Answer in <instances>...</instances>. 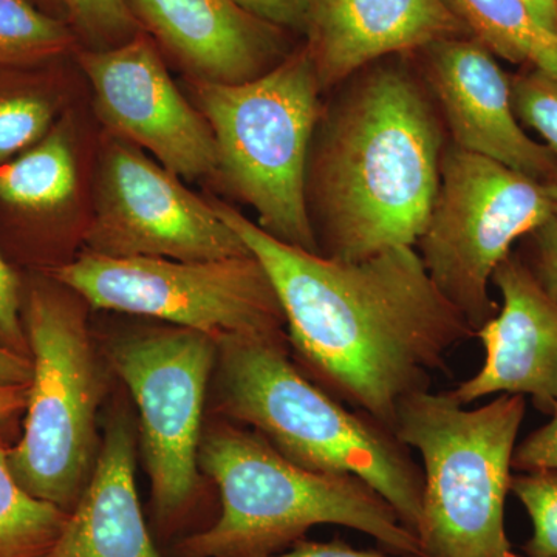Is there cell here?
<instances>
[{
	"instance_id": "obj_31",
	"label": "cell",
	"mask_w": 557,
	"mask_h": 557,
	"mask_svg": "<svg viewBox=\"0 0 557 557\" xmlns=\"http://www.w3.org/2000/svg\"><path fill=\"white\" fill-rule=\"evenodd\" d=\"M32 376L30 357L0 346V387L30 386Z\"/></svg>"
},
{
	"instance_id": "obj_4",
	"label": "cell",
	"mask_w": 557,
	"mask_h": 557,
	"mask_svg": "<svg viewBox=\"0 0 557 557\" xmlns=\"http://www.w3.org/2000/svg\"><path fill=\"white\" fill-rule=\"evenodd\" d=\"M199 468L222 508L211 525L178 539V557L274 556L317 525L354 528L395 555L421 557L416 534L364 480L299 467L255 429L226 418L211 423L201 434Z\"/></svg>"
},
{
	"instance_id": "obj_6",
	"label": "cell",
	"mask_w": 557,
	"mask_h": 557,
	"mask_svg": "<svg viewBox=\"0 0 557 557\" xmlns=\"http://www.w3.org/2000/svg\"><path fill=\"white\" fill-rule=\"evenodd\" d=\"M197 109L218 149V174L274 239L319 255L307 207V168L322 116L307 47L240 84L194 79Z\"/></svg>"
},
{
	"instance_id": "obj_10",
	"label": "cell",
	"mask_w": 557,
	"mask_h": 557,
	"mask_svg": "<svg viewBox=\"0 0 557 557\" xmlns=\"http://www.w3.org/2000/svg\"><path fill=\"white\" fill-rule=\"evenodd\" d=\"M106 357L138 408L157 525L177 531L200 496L201 417L218 343L188 329H145L110 341Z\"/></svg>"
},
{
	"instance_id": "obj_34",
	"label": "cell",
	"mask_w": 557,
	"mask_h": 557,
	"mask_svg": "<svg viewBox=\"0 0 557 557\" xmlns=\"http://www.w3.org/2000/svg\"><path fill=\"white\" fill-rule=\"evenodd\" d=\"M544 185L557 215V178L553 180V182L544 183Z\"/></svg>"
},
{
	"instance_id": "obj_7",
	"label": "cell",
	"mask_w": 557,
	"mask_h": 557,
	"mask_svg": "<svg viewBox=\"0 0 557 557\" xmlns=\"http://www.w3.org/2000/svg\"><path fill=\"white\" fill-rule=\"evenodd\" d=\"M83 302L62 285L32 288L24 313L33 364L27 417L22 438L9 449L17 483L67 512L100 454L97 416L106 388Z\"/></svg>"
},
{
	"instance_id": "obj_30",
	"label": "cell",
	"mask_w": 557,
	"mask_h": 557,
	"mask_svg": "<svg viewBox=\"0 0 557 557\" xmlns=\"http://www.w3.org/2000/svg\"><path fill=\"white\" fill-rule=\"evenodd\" d=\"M269 557H418L412 555H386V553L355 549L344 542H309L299 541L288 552Z\"/></svg>"
},
{
	"instance_id": "obj_21",
	"label": "cell",
	"mask_w": 557,
	"mask_h": 557,
	"mask_svg": "<svg viewBox=\"0 0 557 557\" xmlns=\"http://www.w3.org/2000/svg\"><path fill=\"white\" fill-rule=\"evenodd\" d=\"M72 42V33L62 22L28 0H0V65L46 60Z\"/></svg>"
},
{
	"instance_id": "obj_3",
	"label": "cell",
	"mask_w": 557,
	"mask_h": 557,
	"mask_svg": "<svg viewBox=\"0 0 557 557\" xmlns=\"http://www.w3.org/2000/svg\"><path fill=\"white\" fill-rule=\"evenodd\" d=\"M288 338L218 341L215 399L223 418L255 429L299 467L364 480L417 536L424 475L410 448L300 372Z\"/></svg>"
},
{
	"instance_id": "obj_15",
	"label": "cell",
	"mask_w": 557,
	"mask_h": 557,
	"mask_svg": "<svg viewBox=\"0 0 557 557\" xmlns=\"http://www.w3.org/2000/svg\"><path fill=\"white\" fill-rule=\"evenodd\" d=\"M306 35L322 90L381 58L471 38L445 0H310Z\"/></svg>"
},
{
	"instance_id": "obj_5",
	"label": "cell",
	"mask_w": 557,
	"mask_h": 557,
	"mask_svg": "<svg viewBox=\"0 0 557 557\" xmlns=\"http://www.w3.org/2000/svg\"><path fill=\"white\" fill-rule=\"evenodd\" d=\"M523 395L500 394L479 409L418 392L398 409L395 435L423 458L421 557H505V500L525 417Z\"/></svg>"
},
{
	"instance_id": "obj_23",
	"label": "cell",
	"mask_w": 557,
	"mask_h": 557,
	"mask_svg": "<svg viewBox=\"0 0 557 557\" xmlns=\"http://www.w3.org/2000/svg\"><path fill=\"white\" fill-rule=\"evenodd\" d=\"M511 81L516 119L537 132L557 159V78L544 70L528 67Z\"/></svg>"
},
{
	"instance_id": "obj_27",
	"label": "cell",
	"mask_w": 557,
	"mask_h": 557,
	"mask_svg": "<svg viewBox=\"0 0 557 557\" xmlns=\"http://www.w3.org/2000/svg\"><path fill=\"white\" fill-rule=\"evenodd\" d=\"M530 236V252L523 260L545 295L557 306V215L549 218Z\"/></svg>"
},
{
	"instance_id": "obj_22",
	"label": "cell",
	"mask_w": 557,
	"mask_h": 557,
	"mask_svg": "<svg viewBox=\"0 0 557 557\" xmlns=\"http://www.w3.org/2000/svg\"><path fill=\"white\" fill-rule=\"evenodd\" d=\"M511 493L533 523L528 557H557V471L519 472L511 478Z\"/></svg>"
},
{
	"instance_id": "obj_29",
	"label": "cell",
	"mask_w": 557,
	"mask_h": 557,
	"mask_svg": "<svg viewBox=\"0 0 557 557\" xmlns=\"http://www.w3.org/2000/svg\"><path fill=\"white\" fill-rule=\"evenodd\" d=\"M239 9L256 20L278 30L306 33L310 0H233Z\"/></svg>"
},
{
	"instance_id": "obj_17",
	"label": "cell",
	"mask_w": 557,
	"mask_h": 557,
	"mask_svg": "<svg viewBox=\"0 0 557 557\" xmlns=\"http://www.w3.org/2000/svg\"><path fill=\"white\" fill-rule=\"evenodd\" d=\"M135 465V426L126 409H116L89 483L46 557H161L139 505Z\"/></svg>"
},
{
	"instance_id": "obj_18",
	"label": "cell",
	"mask_w": 557,
	"mask_h": 557,
	"mask_svg": "<svg viewBox=\"0 0 557 557\" xmlns=\"http://www.w3.org/2000/svg\"><path fill=\"white\" fill-rule=\"evenodd\" d=\"M465 25L494 57L544 70L557 78V33L548 30L523 0H445Z\"/></svg>"
},
{
	"instance_id": "obj_13",
	"label": "cell",
	"mask_w": 557,
	"mask_h": 557,
	"mask_svg": "<svg viewBox=\"0 0 557 557\" xmlns=\"http://www.w3.org/2000/svg\"><path fill=\"white\" fill-rule=\"evenodd\" d=\"M424 50V83L458 149L497 161L536 182L557 178V159L516 119L511 81L479 40H438Z\"/></svg>"
},
{
	"instance_id": "obj_14",
	"label": "cell",
	"mask_w": 557,
	"mask_h": 557,
	"mask_svg": "<svg viewBox=\"0 0 557 557\" xmlns=\"http://www.w3.org/2000/svg\"><path fill=\"white\" fill-rule=\"evenodd\" d=\"M491 284L502 307L475 332L485 362L449 395L463 406L494 394L530 395L549 416L557 405V306L515 252L498 263Z\"/></svg>"
},
{
	"instance_id": "obj_8",
	"label": "cell",
	"mask_w": 557,
	"mask_h": 557,
	"mask_svg": "<svg viewBox=\"0 0 557 557\" xmlns=\"http://www.w3.org/2000/svg\"><path fill=\"white\" fill-rule=\"evenodd\" d=\"M544 183L450 145L417 247L442 295L474 332L496 317L490 284L511 247L555 215Z\"/></svg>"
},
{
	"instance_id": "obj_28",
	"label": "cell",
	"mask_w": 557,
	"mask_h": 557,
	"mask_svg": "<svg viewBox=\"0 0 557 557\" xmlns=\"http://www.w3.org/2000/svg\"><path fill=\"white\" fill-rule=\"evenodd\" d=\"M552 420L528 435L512 456V469L519 472L557 471V405Z\"/></svg>"
},
{
	"instance_id": "obj_35",
	"label": "cell",
	"mask_w": 557,
	"mask_h": 557,
	"mask_svg": "<svg viewBox=\"0 0 557 557\" xmlns=\"http://www.w3.org/2000/svg\"><path fill=\"white\" fill-rule=\"evenodd\" d=\"M505 557H520V556L515 555V553H512V552H511V553H509V555H507V556H505Z\"/></svg>"
},
{
	"instance_id": "obj_11",
	"label": "cell",
	"mask_w": 557,
	"mask_h": 557,
	"mask_svg": "<svg viewBox=\"0 0 557 557\" xmlns=\"http://www.w3.org/2000/svg\"><path fill=\"white\" fill-rule=\"evenodd\" d=\"M84 242L86 251L106 258L201 262L251 255L214 205L116 137L102 149L97 205Z\"/></svg>"
},
{
	"instance_id": "obj_12",
	"label": "cell",
	"mask_w": 557,
	"mask_h": 557,
	"mask_svg": "<svg viewBox=\"0 0 557 557\" xmlns=\"http://www.w3.org/2000/svg\"><path fill=\"white\" fill-rule=\"evenodd\" d=\"M95 108L113 137L149 150L178 177L218 174L208 121L177 89L156 47L137 35L109 50L83 51Z\"/></svg>"
},
{
	"instance_id": "obj_16",
	"label": "cell",
	"mask_w": 557,
	"mask_h": 557,
	"mask_svg": "<svg viewBox=\"0 0 557 557\" xmlns=\"http://www.w3.org/2000/svg\"><path fill=\"white\" fill-rule=\"evenodd\" d=\"M194 79L240 84L273 69L281 30L233 0H129Z\"/></svg>"
},
{
	"instance_id": "obj_32",
	"label": "cell",
	"mask_w": 557,
	"mask_h": 557,
	"mask_svg": "<svg viewBox=\"0 0 557 557\" xmlns=\"http://www.w3.org/2000/svg\"><path fill=\"white\" fill-rule=\"evenodd\" d=\"M28 386L0 387V421L25 409Z\"/></svg>"
},
{
	"instance_id": "obj_33",
	"label": "cell",
	"mask_w": 557,
	"mask_h": 557,
	"mask_svg": "<svg viewBox=\"0 0 557 557\" xmlns=\"http://www.w3.org/2000/svg\"><path fill=\"white\" fill-rule=\"evenodd\" d=\"M523 3L544 27L557 33V0H523Z\"/></svg>"
},
{
	"instance_id": "obj_1",
	"label": "cell",
	"mask_w": 557,
	"mask_h": 557,
	"mask_svg": "<svg viewBox=\"0 0 557 557\" xmlns=\"http://www.w3.org/2000/svg\"><path fill=\"white\" fill-rule=\"evenodd\" d=\"M214 208L269 274L300 372L392 432L401 403L475 338L416 248L341 262L274 239L230 205Z\"/></svg>"
},
{
	"instance_id": "obj_26",
	"label": "cell",
	"mask_w": 557,
	"mask_h": 557,
	"mask_svg": "<svg viewBox=\"0 0 557 557\" xmlns=\"http://www.w3.org/2000/svg\"><path fill=\"white\" fill-rule=\"evenodd\" d=\"M21 309L20 278L0 256V346L30 357Z\"/></svg>"
},
{
	"instance_id": "obj_20",
	"label": "cell",
	"mask_w": 557,
	"mask_h": 557,
	"mask_svg": "<svg viewBox=\"0 0 557 557\" xmlns=\"http://www.w3.org/2000/svg\"><path fill=\"white\" fill-rule=\"evenodd\" d=\"M67 519V511L33 497L17 483L9 449L0 443V557H46Z\"/></svg>"
},
{
	"instance_id": "obj_24",
	"label": "cell",
	"mask_w": 557,
	"mask_h": 557,
	"mask_svg": "<svg viewBox=\"0 0 557 557\" xmlns=\"http://www.w3.org/2000/svg\"><path fill=\"white\" fill-rule=\"evenodd\" d=\"M53 108L39 95L0 98V164L40 141L49 132Z\"/></svg>"
},
{
	"instance_id": "obj_25",
	"label": "cell",
	"mask_w": 557,
	"mask_h": 557,
	"mask_svg": "<svg viewBox=\"0 0 557 557\" xmlns=\"http://www.w3.org/2000/svg\"><path fill=\"white\" fill-rule=\"evenodd\" d=\"M81 30L102 40L134 33L135 22L127 0H62Z\"/></svg>"
},
{
	"instance_id": "obj_2",
	"label": "cell",
	"mask_w": 557,
	"mask_h": 557,
	"mask_svg": "<svg viewBox=\"0 0 557 557\" xmlns=\"http://www.w3.org/2000/svg\"><path fill=\"white\" fill-rule=\"evenodd\" d=\"M348 79L314 132L307 207L319 255L358 262L416 247L446 148L437 104L405 65L379 64Z\"/></svg>"
},
{
	"instance_id": "obj_19",
	"label": "cell",
	"mask_w": 557,
	"mask_h": 557,
	"mask_svg": "<svg viewBox=\"0 0 557 557\" xmlns=\"http://www.w3.org/2000/svg\"><path fill=\"white\" fill-rule=\"evenodd\" d=\"M78 183L75 150L64 127L49 132L16 160L0 164V200L46 211L72 199Z\"/></svg>"
},
{
	"instance_id": "obj_9",
	"label": "cell",
	"mask_w": 557,
	"mask_h": 557,
	"mask_svg": "<svg viewBox=\"0 0 557 557\" xmlns=\"http://www.w3.org/2000/svg\"><path fill=\"white\" fill-rule=\"evenodd\" d=\"M51 276L95 309L160 319L215 343L230 336L288 338L276 289L252 255L185 262L84 251Z\"/></svg>"
}]
</instances>
